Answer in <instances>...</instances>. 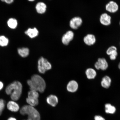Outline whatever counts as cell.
I'll list each match as a JSON object with an SVG mask.
<instances>
[{
  "instance_id": "cell-1",
  "label": "cell",
  "mask_w": 120,
  "mask_h": 120,
  "mask_svg": "<svg viewBox=\"0 0 120 120\" xmlns=\"http://www.w3.org/2000/svg\"><path fill=\"white\" fill-rule=\"evenodd\" d=\"M22 86L19 81H15L9 84L6 88V93L10 95L12 100L16 101L20 98L22 92Z\"/></svg>"
},
{
  "instance_id": "cell-2",
  "label": "cell",
  "mask_w": 120,
  "mask_h": 120,
  "mask_svg": "<svg viewBox=\"0 0 120 120\" xmlns=\"http://www.w3.org/2000/svg\"><path fill=\"white\" fill-rule=\"evenodd\" d=\"M27 83L30 90L42 93L46 87V84L44 79L39 75L35 74L33 75L31 79L27 81Z\"/></svg>"
},
{
  "instance_id": "cell-3",
  "label": "cell",
  "mask_w": 120,
  "mask_h": 120,
  "mask_svg": "<svg viewBox=\"0 0 120 120\" xmlns=\"http://www.w3.org/2000/svg\"><path fill=\"white\" fill-rule=\"evenodd\" d=\"M21 114L28 115V119L32 120H40V115L39 112L34 106L29 105L22 106L20 110Z\"/></svg>"
},
{
  "instance_id": "cell-4",
  "label": "cell",
  "mask_w": 120,
  "mask_h": 120,
  "mask_svg": "<svg viewBox=\"0 0 120 120\" xmlns=\"http://www.w3.org/2000/svg\"><path fill=\"white\" fill-rule=\"evenodd\" d=\"M52 66L48 60L43 57H41L38 61V70L41 74H44L46 71L51 69Z\"/></svg>"
},
{
  "instance_id": "cell-5",
  "label": "cell",
  "mask_w": 120,
  "mask_h": 120,
  "mask_svg": "<svg viewBox=\"0 0 120 120\" xmlns=\"http://www.w3.org/2000/svg\"><path fill=\"white\" fill-rule=\"evenodd\" d=\"M94 67L98 70H101L104 71L107 69L108 67V64L105 58H100L95 63Z\"/></svg>"
},
{
  "instance_id": "cell-6",
  "label": "cell",
  "mask_w": 120,
  "mask_h": 120,
  "mask_svg": "<svg viewBox=\"0 0 120 120\" xmlns=\"http://www.w3.org/2000/svg\"><path fill=\"white\" fill-rule=\"evenodd\" d=\"M82 19L79 17L73 18L70 22V26L72 29H77L82 25Z\"/></svg>"
},
{
  "instance_id": "cell-7",
  "label": "cell",
  "mask_w": 120,
  "mask_h": 120,
  "mask_svg": "<svg viewBox=\"0 0 120 120\" xmlns=\"http://www.w3.org/2000/svg\"><path fill=\"white\" fill-rule=\"evenodd\" d=\"M74 37V34L72 31H69L63 36L62 41L63 44L65 45H68L70 42L73 40Z\"/></svg>"
},
{
  "instance_id": "cell-8",
  "label": "cell",
  "mask_w": 120,
  "mask_h": 120,
  "mask_svg": "<svg viewBox=\"0 0 120 120\" xmlns=\"http://www.w3.org/2000/svg\"><path fill=\"white\" fill-rule=\"evenodd\" d=\"M106 9L109 12L114 13L118 11L119 7L117 4L113 1H111L106 4Z\"/></svg>"
},
{
  "instance_id": "cell-9",
  "label": "cell",
  "mask_w": 120,
  "mask_h": 120,
  "mask_svg": "<svg viewBox=\"0 0 120 120\" xmlns=\"http://www.w3.org/2000/svg\"><path fill=\"white\" fill-rule=\"evenodd\" d=\"M100 22L102 25L105 26H109L111 22V18L106 13H104L100 16Z\"/></svg>"
},
{
  "instance_id": "cell-10",
  "label": "cell",
  "mask_w": 120,
  "mask_h": 120,
  "mask_svg": "<svg viewBox=\"0 0 120 120\" xmlns=\"http://www.w3.org/2000/svg\"><path fill=\"white\" fill-rule=\"evenodd\" d=\"M7 107L8 110L12 112H17L20 109L19 105L15 101L13 100L8 102L7 103Z\"/></svg>"
},
{
  "instance_id": "cell-11",
  "label": "cell",
  "mask_w": 120,
  "mask_h": 120,
  "mask_svg": "<svg viewBox=\"0 0 120 120\" xmlns=\"http://www.w3.org/2000/svg\"><path fill=\"white\" fill-rule=\"evenodd\" d=\"M79 87L78 84L76 81L72 80L69 82L67 86V89L69 92H76Z\"/></svg>"
},
{
  "instance_id": "cell-12",
  "label": "cell",
  "mask_w": 120,
  "mask_h": 120,
  "mask_svg": "<svg viewBox=\"0 0 120 120\" xmlns=\"http://www.w3.org/2000/svg\"><path fill=\"white\" fill-rule=\"evenodd\" d=\"M84 42L88 46L94 45L96 42V37L93 34H88L84 37Z\"/></svg>"
},
{
  "instance_id": "cell-13",
  "label": "cell",
  "mask_w": 120,
  "mask_h": 120,
  "mask_svg": "<svg viewBox=\"0 0 120 120\" xmlns=\"http://www.w3.org/2000/svg\"><path fill=\"white\" fill-rule=\"evenodd\" d=\"M46 100L48 104L52 107H55L58 103V97L52 94L46 98Z\"/></svg>"
},
{
  "instance_id": "cell-14",
  "label": "cell",
  "mask_w": 120,
  "mask_h": 120,
  "mask_svg": "<svg viewBox=\"0 0 120 120\" xmlns=\"http://www.w3.org/2000/svg\"><path fill=\"white\" fill-rule=\"evenodd\" d=\"M112 82L111 79L109 76H106L102 79L101 85L103 87L107 89L109 87Z\"/></svg>"
},
{
  "instance_id": "cell-15",
  "label": "cell",
  "mask_w": 120,
  "mask_h": 120,
  "mask_svg": "<svg viewBox=\"0 0 120 120\" xmlns=\"http://www.w3.org/2000/svg\"><path fill=\"white\" fill-rule=\"evenodd\" d=\"M38 31L35 28H29L25 31V34L31 38H34L38 35Z\"/></svg>"
},
{
  "instance_id": "cell-16",
  "label": "cell",
  "mask_w": 120,
  "mask_h": 120,
  "mask_svg": "<svg viewBox=\"0 0 120 120\" xmlns=\"http://www.w3.org/2000/svg\"><path fill=\"white\" fill-rule=\"evenodd\" d=\"M36 9L38 13L40 14H43L46 11V6L44 3L39 2L36 5Z\"/></svg>"
},
{
  "instance_id": "cell-17",
  "label": "cell",
  "mask_w": 120,
  "mask_h": 120,
  "mask_svg": "<svg viewBox=\"0 0 120 120\" xmlns=\"http://www.w3.org/2000/svg\"><path fill=\"white\" fill-rule=\"evenodd\" d=\"M105 111L106 113L113 114L116 111V107L109 103L105 105Z\"/></svg>"
},
{
  "instance_id": "cell-18",
  "label": "cell",
  "mask_w": 120,
  "mask_h": 120,
  "mask_svg": "<svg viewBox=\"0 0 120 120\" xmlns=\"http://www.w3.org/2000/svg\"><path fill=\"white\" fill-rule=\"evenodd\" d=\"M85 74L87 78L88 79H91L95 78L97 76V73L94 69L90 68L87 69L85 71Z\"/></svg>"
},
{
  "instance_id": "cell-19",
  "label": "cell",
  "mask_w": 120,
  "mask_h": 120,
  "mask_svg": "<svg viewBox=\"0 0 120 120\" xmlns=\"http://www.w3.org/2000/svg\"><path fill=\"white\" fill-rule=\"evenodd\" d=\"M7 24L9 27L10 29H16L18 26L17 21L16 19L14 18H10L7 21Z\"/></svg>"
},
{
  "instance_id": "cell-20",
  "label": "cell",
  "mask_w": 120,
  "mask_h": 120,
  "mask_svg": "<svg viewBox=\"0 0 120 120\" xmlns=\"http://www.w3.org/2000/svg\"><path fill=\"white\" fill-rule=\"evenodd\" d=\"M19 55L22 58H26L27 57L29 54V50L27 48H19L17 50Z\"/></svg>"
},
{
  "instance_id": "cell-21",
  "label": "cell",
  "mask_w": 120,
  "mask_h": 120,
  "mask_svg": "<svg viewBox=\"0 0 120 120\" xmlns=\"http://www.w3.org/2000/svg\"><path fill=\"white\" fill-rule=\"evenodd\" d=\"M26 101L29 105L34 107L37 106L39 103L38 99L33 98H27Z\"/></svg>"
},
{
  "instance_id": "cell-22",
  "label": "cell",
  "mask_w": 120,
  "mask_h": 120,
  "mask_svg": "<svg viewBox=\"0 0 120 120\" xmlns=\"http://www.w3.org/2000/svg\"><path fill=\"white\" fill-rule=\"evenodd\" d=\"M9 39L5 36H0V46L4 47L7 46L9 44Z\"/></svg>"
},
{
  "instance_id": "cell-23",
  "label": "cell",
  "mask_w": 120,
  "mask_h": 120,
  "mask_svg": "<svg viewBox=\"0 0 120 120\" xmlns=\"http://www.w3.org/2000/svg\"><path fill=\"white\" fill-rule=\"evenodd\" d=\"M39 96V94L38 91L30 90L28 92V97L38 99Z\"/></svg>"
},
{
  "instance_id": "cell-24",
  "label": "cell",
  "mask_w": 120,
  "mask_h": 120,
  "mask_svg": "<svg viewBox=\"0 0 120 120\" xmlns=\"http://www.w3.org/2000/svg\"><path fill=\"white\" fill-rule=\"evenodd\" d=\"M117 49L114 46H112L109 47L106 51V53L108 55H110L114 52H117Z\"/></svg>"
},
{
  "instance_id": "cell-25",
  "label": "cell",
  "mask_w": 120,
  "mask_h": 120,
  "mask_svg": "<svg viewBox=\"0 0 120 120\" xmlns=\"http://www.w3.org/2000/svg\"><path fill=\"white\" fill-rule=\"evenodd\" d=\"M6 105L5 100L2 99H0V112H3Z\"/></svg>"
},
{
  "instance_id": "cell-26",
  "label": "cell",
  "mask_w": 120,
  "mask_h": 120,
  "mask_svg": "<svg viewBox=\"0 0 120 120\" xmlns=\"http://www.w3.org/2000/svg\"><path fill=\"white\" fill-rule=\"evenodd\" d=\"M118 54V52L117 51L109 55V58H110V60H115L116 59Z\"/></svg>"
},
{
  "instance_id": "cell-27",
  "label": "cell",
  "mask_w": 120,
  "mask_h": 120,
  "mask_svg": "<svg viewBox=\"0 0 120 120\" xmlns=\"http://www.w3.org/2000/svg\"><path fill=\"white\" fill-rule=\"evenodd\" d=\"M94 120H106L102 116L100 115H96L94 117Z\"/></svg>"
},
{
  "instance_id": "cell-28",
  "label": "cell",
  "mask_w": 120,
  "mask_h": 120,
  "mask_svg": "<svg viewBox=\"0 0 120 120\" xmlns=\"http://www.w3.org/2000/svg\"><path fill=\"white\" fill-rule=\"evenodd\" d=\"M2 2H4L8 4H11L14 2V0H0Z\"/></svg>"
},
{
  "instance_id": "cell-29",
  "label": "cell",
  "mask_w": 120,
  "mask_h": 120,
  "mask_svg": "<svg viewBox=\"0 0 120 120\" xmlns=\"http://www.w3.org/2000/svg\"><path fill=\"white\" fill-rule=\"evenodd\" d=\"M4 85L3 82L0 81V91L2 90L4 87Z\"/></svg>"
},
{
  "instance_id": "cell-30",
  "label": "cell",
  "mask_w": 120,
  "mask_h": 120,
  "mask_svg": "<svg viewBox=\"0 0 120 120\" xmlns=\"http://www.w3.org/2000/svg\"><path fill=\"white\" fill-rule=\"evenodd\" d=\"M7 120H17L16 119V118L13 117H11L9 118Z\"/></svg>"
},
{
  "instance_id": "cell-31",
  "label": "cell",
  "mask_w": 120,
  "mask_h": 120,
  "mask_svg": "<svg viewBox=\"0 0 120 120\" xmlns=\"http://www.w3.org/2000/svg\"><path fill=\"white\" fill-rule=\"evenodd\" d=\"M118 68H119V69L120 70V62L119 63V64H118Z\"/></svg>"
},
{
  "instance_id": "cell-32",
  "label": "cell",
  "mask_w": 120,
  "mask_h": 120,
  "mask_svg": "<svg viewBox=\"0 0 120 120\" xmlns=\"http://www.w3.org/2000/svg\"><path fill=\"white\" fill-rule=\"evenodd\" d=\"M28 0L30 1H33L35 0Z\"/></svg>"
},
{
  "instance_id": "cell-33",
  "label": "cell",
  "mask_w": 120,
  "mask_h": 120,
  "mask_svg": "<svg viewBox=\"0 0 120 120\" xmlns=\"http://www.w3.org/2000/svg\"><path fill=\"white\" fill-rule=\"evenodd\" d=\"M27 120H30V119H28Z\"/></svg>"
},
{
  "instance_id": "cell-34",
  "label": "cell",
  "mask_w": 120,
  "mask_h": 120,
  "mask_svg": "<svg viewBox=\"0 0 120 120\" xmlns=\"http://www.w3.org/2000/svg\"></svg>"
},
{
  "instance_id": "cell-35",
  "label": "cell",
  "mask_w": 120,
  "mask_h": 120,
  "mask_svg": "<svg viewBox=\"0 0 120 120\" xmlns=\"http://www.w3.org/2000/svg\"></svg>"
}]
</instances>
